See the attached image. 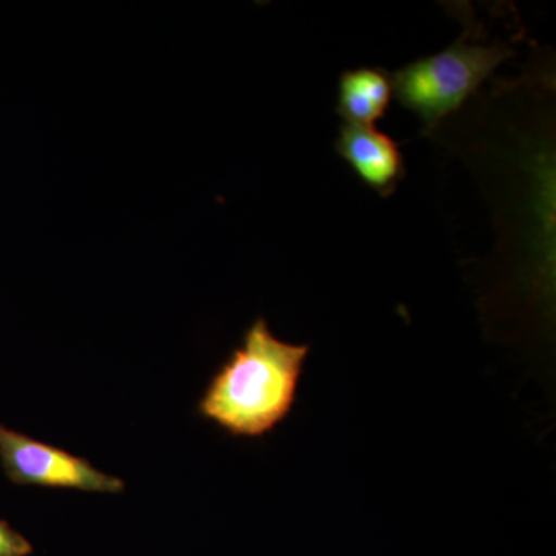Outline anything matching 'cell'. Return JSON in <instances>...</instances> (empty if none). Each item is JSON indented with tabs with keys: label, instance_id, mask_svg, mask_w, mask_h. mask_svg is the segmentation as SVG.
Instances as JSON below:
<instances>
[{
	"label": "cell",
	"instance_id": "6da1fadb",
	"mask_svg": "<svg viewBox=\"0 0 556 556\" xmlns=\"http://www.w3.org/2000/svg\"><path fill=\"white\" fill-rule=\"evenodd\" d=\"M309 351L278 339L257 318L208 382L200 416L233 438L268 437L295 407Z\"/></svg>",
	"mask_w": 556,
	"mask_h": 556
},
{
	"label": "cell",
	"instance_id": "7a4b0ae2",
	"mask_svg": "<svg viewBox=\"0 0 556 556\" xmlns=\"http://www.w3.org/2000/svg\"><path fill=\"white\" fill-rule=\"evenodd\" d=\"M514 56L508 42H481L479 33L471 31L466 20V31L447 49L409 62L391 75L393 93L402 108L420 119L427 135Z\"/></svg>",
	"mask_w": 556,
	"mask_h": 556
},
{
	"label": "cell",
	"instance_id": "3957f363",
	"mask_svg": "<svg viewBox=\"0 0 556 556\" xmlns=\"http://www.w3.org/2000/svg\"><path fill=\"white\" fill-rule=\"evenodd\" d=\"M0 463L10 481L90 493L124 492L119 478L104 473L83 457L51 447L0 426Z\"/></svg>",
	"mask_w": 556,
	"mask_h": 556
},
{
	"label": "cell",
	"instance_id": "277c9868",
	"mask_svg": "<svg viewBox=\"0 0 556 556\" xmlns=\"http://www.w3.org/2000/svg\"><path fill=\"white\" fill-rule=\"evenodd\" d=\"M334 148L356 177L382 199L393 195L405 177L401 148L375 126L343 123Z\"/></svg>",
	"mask_w": 556,
	"mask_h": 556
},
{
	"label": "cell",
	"instance_id": "5b68a950",
	"mask_svg": "<svg viewBox=\"0 0 556 556\" xmlns=\"http://www.w3.org/2000/svg\"><path fill=\"white\" fill-rule=\"evenodd\" d=\"M393 97L390 73L383 68L346 70L339 80L336 112L346 124L375 126L387 115Z\"/></svg>",
	"mask_w": 556,
	"mask_h": 556
},
{
	"label": "cell",
	"instance_id": "8992f818",
	"mask_svg": "<svg viewBox=\"0 0 556 556\" xmlns=\"http://www.w3.org/2000/svg\"><path fill=\"white\" fill-rule=\"evenodd\" d=\"M33 546L27 538L0 521V556H28L31 555Z\"/></svg>",
	"mask_w": 556,
	"mask_h": 556
}]
</instances>
